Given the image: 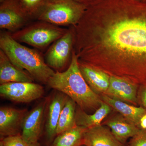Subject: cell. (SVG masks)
<instances>
[{
    "instance_id": "cell-24",
    "label": "cell",
    "mask_w": 146,
    "mask_h": 146,
    "mask_svg": "<svg viewBox=\"0 0 146 146\" xmlns=\"http://www.w3.org/2000/svg\"><path fill=\"white\" fill-rule=\"evenodd\" d=\"M138 98L139 104L146 109V86H139Z\"/></svg>"
},
{
    "instance_id": "cell-25",
    "label": "cell",
    "mask_w": 146,
    "mask_h": 146,
    "mask_svg": "<svg viewBox=\"0 0 146 146\" xmlns=\"http://www.w3.org/2000/svg\"><path fill=\"white\" fill-rule=\"evenodd\" d=\"M139 128L140 129H146V114L144 115L141 118Z\"/></svg>"
},
{
    "instance_id": "cell-21",
    "label": "cell",
    "mask_w": 146,
    "mask_h": 146,
    "mask_svg": "<svg viewBox=\"0 0 146 146\" xmlns=\"http://www.w3.org/2000/svg\"><path fill=\"white\" fill-rule=\"evenodd\" d=\"M21 6L31 18H37L48 0H18Z\"/></svg>"
},
{
    "instance_id": "cell-8",
    "label": "cell",
    "mask_w": 146,
    "mask_h": 146,
    "mask_svg": "<svg viewBox=\"0 0 146 146\" xmlns=\"http://www.w3.org/2000/svg\"><path fill=\"white\" fill-rule=\"evenodd\" d=\"M31 18L23 10L18 0H4L0 5V28L17 31L26 25Z\"/></svg>"
},
{
    "instance_id": "cell-3",
    "label": "cell",
    "mask_w": 146,
    "mask_h": 146,
    "mask_svg": "<svg viewBox=\"0 0 146 146\" xmlns=\"http://www.w3.org/2000/svg\"><path fill=\"white\" fill-rule=\"evenodd\" d=\"M0 49L18 68L25 70L34 78L47 84L55 72L48 66L38 51L17 42L8 33H1Z\"/></svg>"
},
{
    "instance_id": "cell-17",
    "label": "cell",
    "mask_w": 146,
    "mask_h": 146,
    "mask_svg": "<svg viewBox=\"0 0 146 146\" xmlns=\"http://www.w3.org/2000/svg\"><path fill=\"white\" fill-rule=\"evenodd\" d=\"M100 96L103 101L139 128L141 118L146 114L145 108L142 106L138 107L133 105L128 104L125 102L110 98L106 94H102Z\"/></svg>"
},
{
    "instance_id": "cell-12",
    "label": "cell",
    "mask_w": 146,
    "mask_h": 146,
    "mask_svg": "<svg viewBox=\"0 0 146 146\" xmlns=\"http://www.w3.org/2000/svg\"><path fill=\"white\" fill-rule=\"evenodd\" d=\"M68 97L62 92L55 94L48 105L46 123V135L48 141L53 142L56 136V128L60 113Z\"/></svg>"
},
{
    "instance_id": "cell-5",
    "label": "cell",
    "mask_w": 146,
    "mask_h": 146,
    "mask_svg": "<svg viewBox=\"0 0 146 146\" xmlns=\"http://www.w3.org/2000/svg\"><path fill=\"white\" fill-rule=\"evenodd\" d=\"M68 30L48 22L39 21L10 34L17 42L42 49L63 36Z\"/></svg>"
},
{
    "instance_id": "cell-2",
    "label": "cell",
    "mask_w": 146,
    "mask_h": 146,
    "mask_svg": "<svg viewBox=\"0 0 146 146\" xmlns=\"http://www.w3.org/2000/svg\"><path fill=\"white\" fill-rule=\"evenodd\" d=\"M47 84L51 88L67 95L85 112L96 110L103 102L100 96L92 91L84 78L74 50L72 52L68 69L63 72H55Z\"/></svg>"
},
{
    "instance_id": "cell-4",
    "label": "cell",
    "mask_w": 146,
    "mask_h": 146,
    "mask_svg": "<svg viewBox=\"0 0 146 146\" xmlns=\"http://www.w3.org/2000/svg\"><path fill=\"white\" fill-rule=\"evenodd\" d=\"M86 5L74 0L47 2L36 19L57 26H75L80 20Z\"/></svg>"
},
{
    "instance_id": "cell-7",
    "label": "cell",
    "mask_w": 146,
    "mask_h": 146,
    "mask_svg": "<svg viewBox=\"0 0 146 146\" xmlns=\"http://www.w3.org/2000/svg\"><path fill=\"white\" fill-rule=\"evenodd\" d=\"M74 42V31L69 30L63 36L55 41L47 51L45 56L47 65L57 71L63 69L72 55Z\"/></svg>"
},
{
    "instance_id": "cell-27",
    "label": "cell",
    "mask_w": 146,
    "mask_h": 146,
    "mask_svg": "<svg viewBox=\"0 0 146 146\" xmlns=\"http://www.w3.org/2000/svg\"><path fill=\"white\" fill-rule=\"evenodd\" d=\"M28 146H41V145L38 142L36 143H33L30 144Z\"/></svg>"
},
{
    "instance_id": "cell-29",
    "label": "cell",
    "mask_w": 146,
    "mask_h": 146,
    "mask_svg": "<svg viewBox=\"0 0 146 146\" xmlns=\"http://www.w3.org/2000/svg\"><path fill=\"white\" fill-rule=\"evenodd\" d=\"M138 1H146V0H138Z\"/></svg>"
},
{
    "instance_id": "cell-15",
    "label": "cell",
    "mask_w": 146,
    "mask_h": 146,
    "mask_svg": "<svg viewBox=\"0 0 146 146\" xmlns=\"http://www.w3.org/2000/svg\"><path fill=\"white\" fill-rule=\"evenodd\" d=\"M34 78L27 72L22 70L11 62L0 49V84L10 82H32Z\"/></svg>"
},
{
    "instance_id": "cell-30",
    "label": "cell",
    "mask_w": 146,
    "mask_h": 146,
    "mask_svg": "<svg viewBox=\"0 0 146 146\" xmlns=\"http://www.w3.org/2000/svg\"><path fill=\"white\" fill-rule=\"evenodd\" d=\"M4 1V0H0V3L2 2L3 1Z\"/></svg>"
},
{
    "instance_id": "cell-26",
    "label": "cell",
    "mask_w": 146,
    "mask_h": 146,
    "mask_svg": "<svg viewBox=\"0 0 146 146\" xmlns=\"http://www.w3.org/2000/svg\"><path fill=\"white\" fill-rule=\"evenodd\" d=\"M76 1L77 2L80 3L82 4L85 5H87L91 3L96 1L97 0H74Z\"/></svg>"
},
{
    "instance_id": "cell-10",
    "label": "cell",
    "mask_w": 146,
    "mask_h": 146,
    "mask_svg": "<svg viewBox=\"0 0 146 146\" xmlns=\"http://www.w3.org/2000/svg\"><path fill=\"white\" fill-rule=\"evenodd\" d=\"M28 113L26 109L9 107L0 108V135L1 138L17 135L22 130L24 119Z\"/></svg>"
},
{
    "instance_id": "cell-18",
    "label": "cell",
    "mask_w": 146,
    "mask_h": 146,
    "mask_svg": "<svg viewBox=\"0 0 146 146\" xmlns=\"http://www.w3.org/2000/svg\"><path fill=\"white\" fill-rule=\"evenodd\" d=\"M112 108L102 102L100 106L94 114L89 115L79 107L76 109V122L77 125L89 128L102 125L103 121L111 112Z\"/></svg>"
},
{
    "instance_id": "cell-20",
    "label": "cell",
    "mask_w": 146,
    "mask_h": 146,
    "mask_svg": "<svg viewBox=\"0 0 146 146\" xmlns=\"http://www.w3.org/2000/svg\"><path fill=\"white\" fill-rule=\"evenodd\" d=\"M76 106V103L68 98L60 113L56 128V136L77 125Z\"/></svg>"
},
{
    "instance_id": "cell-16",
    "label": "cell",
    "mask_w": 146,
    "mask_h": 146,
    "mask_svg": "<svg viewBox=\"0 0 146 146\" xmlns=\"http://www.w3.org/2000/svg\"><path fill=\"white\" fill-rule=\"evenodd\" d=\"M102 125L109 128L115 138L122 144L128 138L135 136L140 130L136 125L120 114L108 118Z\"/></svg>"
},
{
    "instance_id": "cell-9",
    "label": "cell",
    "mask_w": 146,
    "mask_h": 146,
    "mask_svg": "<svg viewBox=\"0 0 146 146\" xmlns=\"http://www.w3.org/2000/svg\"><path fill=\"white\" fill-rule=\"evenodd\" d=\"M48 100L45 99L28 112L24 119L21 135L28 144L38 142L42 133L43 118Z\"/></svg>"
},
{
    "instance_id": "cell-31",
    "label": "cell",
    "mask_w": 146,
    "mask_h": 146,
    "mask_svg": "<svg viewBox=\"0 0 146 146\" xmlns=\"http://www.w3.org/2000/svg\"><path fill=\"white\" fill-rule=\"evenodd\" d=\"M0 146H3L2 145L1 143H0Z\"/></svg>"
},
{
    "instance_id": "cell-11",
    "label": "cell",
    "mask_w": 146,
    "mask_h": 146,
    "mask_svg": "<svg viewBox=\"0 0 146 146\" xmlns=\"http://www.w3.org/2000/svg\"><path fill=\"white\" fill-rule=\"evenodd\" d=\"M139 86L123 79L110 76L109 88L104 94L127 103L137 106Z\"/></svg>"
},
{
    "instance_id": "cell-6",
    "label": "cell",
    "mask_w": 146,
    "mask_h": 146,
    "mask_svg": "<svg viewBox=\"0 0 146 146\" xmlns=\"http://www.w3.org/2000/svg\"><path fill=\"white\" fill-rule=\"evenodd\" d=\"M44 87L29 82H10L0 85L1 96L18 103L31 102L43 96Z\"/></svg>"
},
{
    "instance_id": "cell-14",
    "label": "cell",
    "mask_w": 146,
    "mask_h": 146,
    "mask_svg": "<svg viewBox=\"0 0 146 146\" xmlns=\"http://www.w3.org/2000/svg\"><path fill=\"white\" fill-rule=\"evenodd\" d=\"M82 145L84 146H124L112 134L109 128L100 125L86 128Z\"/></svg>"
},
{
    "instance_id": "cell-19",
    "label": "cell",
    "mask_w": 146,
    "mask_h": 146,
    "mask_svg": "<svg viewBox=\"0 0 146 146\" xmlns=\"http://www.w3.org/2000/svg\"><path fill=\"white\" fill-rule=\"evenodd\" d=\"M86 128L76 125L57 135L50 146H82Z\"/></svg>"
},
{
    "instance_id": "cell-1",
    "label": "cell",
    "mask_w": 146,
    "mask_h": 146,
    "mask_svg": "<svg viewBox=\"0 0 146 146\" xmlns=\"http://www.w3.org/2000/svg\"><path fill=\"white\" fill-rule=\"evenodd\" d=\"M74 27L78 59L110 76L146 86V1L97 0Z\"/></svg>"
},
{
    "instance_id": "cell-28",
    "label": "cell",
    "mask_w": 146,
    "mask_h": 146,
    "mask_svg": "<svg viewBox=\"0 0 146 146\" xmlns=\"http://www.w3.org/2000/svg\"><path fill=\"white\" fill-rule=\"evenodd\" d=\"M59 1V0H48V1L50 2H54L56 1Z\"/></svg>"
},
{
    "instance_id": "cell-32",
    "label": "cell",
    "mask_w": 146,
    "mask_h": 146,
    "mask_svg": "<svg viewBox=\"0 0 146 146\" xmlns=\"http://www.w3.org/2000/svg\"><path fill=\"white\" fill-rule=\"evenodd\" d=\"M82 146H83V145H82Z\"/></svg>"
},
{
    "instance_id": "cell-22",
    "label": "cell",
    "mask_w": 146,
    "mask_h": 146,
    "mask_svg": "<svg viewBox=\"0 0 146 146\" xmlns=\"http://www.w3.org/2000/svg\"><path fill=\"white\" fill-rule=\"evenodd\" d=\"M0 143L3 146H28L30 144L24 140L21 134L2 138Z\"/></svg>"
},
{
    "instance_id": "cell-13",
    "label": "cell",
    "mask_w": 146,
    "mask_h": 146,
    "mask_svg": "<svg viewBox=\"0 0 146 146\" xmlns=\"http://www.w3.org/2000/svg\"><path fill=\"white\" fill-rule=\"evenodd\" d=\"M78 62L82 74L92 91L99 96L105 94L109 88L110 76L86 63Z\"/></svg>"
},
{
    "instance_id": "cell-23",
    "label": "cell",
    "mask_w": 146,
    "mask_h": 146,
    "mask_svg": "<svg viewBox=\"0 0 146 146\" xmlns=\"http://www.w3.org/2000/svg\"><path fill=\"white\" fill-rule=\"evenodd\" d=\"M129 146H146V129H140L131 139Z\"/></svg>"
}]
</instances>
